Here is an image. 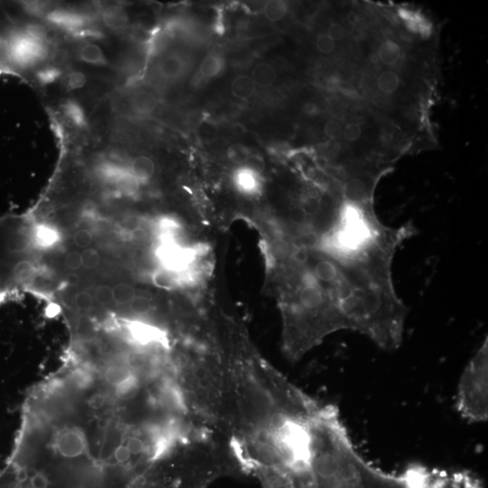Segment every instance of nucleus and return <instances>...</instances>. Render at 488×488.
<instances>
[{
	"label": "nucleus",
	"instance_id": "nucleus-1",
	"mask_svg": "<svg viewBox=\"0 0 488 488\" xmlns=\"http://www.w3.org/2000/svg\"><path fill=\"white\" fill-rule=\"evenodd\" d=\"M326 488H483L471 473L409 466L401 474H387L367 462L358 451L344 456Z\"/></svg>",
	"mask_w": 488,
	"mask_h": 488
},
{
	"label": "nucleus",
	"instance_id": "nucleus-2",
	"mask_svg": "<svg viewBox=\"0 0 488 488\" xmlns=\"http://www.w3.org/2000/svg\"><path fill=\"white\" fill-rule=\"evenodd\" d=\"M457 410L470 423L488 419V340L465 367L458 384Z\"/></svg>",
	"mask_w": 488,
	"mask_h": 488
},
{
	"label": "nucleus",
	"instance_id": "nucleus-3",
	"mask_svg": "<svg viewBox=\"0 0 488 488\" xmlns=\"http://www.w3.org/2000/svg\"><path fill=\"white\" fill-rule=\"evenodd\" d=\"M55 448L63 462L77 461L86 455V438L80 429H64L55 438Z\"/></svg>",
	"mask_w": 488,
	"mask_h": 488
},
{
	"label": "nucleus",
	"instance_id": "nucleus-4",
	"mask_svg": "<svg viewBox=\"0 0 488 488\" xmlns=\"http://www.w3.org/2000/svg\"><path fill=\"white\" fill-rule=\"evenodd\" d=\"M127 329L133 340L143 344V346L162 342L164 338L162 330L156 326L148 325V324L138 322V321L128 322Z\"/></svg>",
	"mask_w": 488,
	"mask_h": 488
},
{
	"label": "nucleus",
	"instance_id": "nucleus-5",
	"mask_svg": "<svg viewBox=\"0 0 488 488\" xmlns=\"http://www.w3.org/2000/svg\"><path fill=\"white\" fill-rule=\"evenodd\" d=\"M159 259L168 270L177 271L188 262V254L185 250L172 244H166L159 248Z\"/></svg>",
	"mask_w": 488,
	"mask_h": 488
},
{
	"label": "nucleus",
	"instance_id": "nucleus-6",
	"mask_svg": "<svg viewBox=\"0 0 488 488\" xmlns=\"http://www.w3.org/2000/svg\"><path fill=\"white\" fill-rule=\"evenodd\" d=\"M185 71V62L178 55H168L159 64V72L166 80L179 78Z\"/></svg>",
	"mask_w": 488,
	"mask_h": 488
},
{
	"label": "nucleus",
	"instance_id": "nucleus-7",
	"mask_svg": "<svg viewBox=\"0 0 488 488\" xmlns=\"http://www.w3.org/2000/svg\"><path fill=\"white\" fill-rule=\"evenodd\" d=\"M130 106L134 113L139 115L148 116L155 112L157 106V100L150 92L140 90L134 93L130 98Z\"/></svg>",
	"mask_w": 488,
	"mask_h": 488
},
{
	"label": "nucleus",
	"instance_id": "nucleus-8",
	"mask_svg": "<svg viewBox=\"0 0 488 488\" xmlns=\"http://www.w3.org/2000/svg\"><path fill=\"white\" fill-rule=\"evenodd\" d=\"M11 280L17 285H28L35 279L37 270L33 263L21 260L11 268Z\"/></svg>",
	"mask_w": 488,
	"mask_h": 488
},
{
	"label": "nucleus",
	"instance_id": "nucleus-9",
	"mask_svg": "<svg viewBox=\"0 0 488 488\" xmlns=\"http://www.w3.org/2000/svg\"><path fill=\"white\" fill-rule=\"evenodd\" d=\"M113 182L119 194L126 197H133L139 192L140 182L130 171L119 170L113 178Z\"/></svg>",
	"mask_w": 488,
	"mask_h": 488
},
{
	"label": "nucleus",
	"instance_id": "nucleus-10",
	"mask_svg": "<svg viewBox=\"0 0 488 488\" xmlns=\"http://www.w3.org/2000/svg\"><path fill=\"white\" fill-rule=\"evenodd\" d=\"M251 79L256 86L269 88L275 84L277 72L270 64L262 63L254 67Z\"/></svg>",
	"mask_w": 488,
	"mask_h": 488
},
{
	"label": "nucleus",
	"instance_id": "nucleus-11",
	"mask_svg": "<svg viewBox=\"0 0 488 488\" xmlns=\"http://www.w3.org/2000/svg\"><path fill=\"white\" fill-rule=\"evenodd\" d=\"M95 378L89 370L84 368H77L69 373L66 384L72 390L86 391L95 384Z\"/></svg>",
	"mask_w": 488,
	"mask_h": 488
},
{
	"label": "nucleus",
	"instance_id": "nucleus-12",
	"mask_svg": "<svg viewBox=\"0 0 488 488\" xmlns=\"http://www.w3.org/2000/svg\"><path fill=\"white\" fill-rule=\"evenodd\" d=\"M156 166L150 157L139 156L131 163L130 172L134 177L138 178L140 183L146 182L153 177Z\"/></svg>",
	"mask_w": 488,
	"mask_h": 488
},
{
	"label": "nucleus",
	"instance_id": "nucleus-13",
	"mask_svg": "<svg viewBox=\"0 0 488 488\" xmlns=\"http://www.w3.org/2000/svg\"><path fill=\"white\" fill-rule=\"evenodd\" d=\"M256 87L250 76L240 75L233 81L231 90H232L233 95L239 100H248V99L253 97Z\"/></svg>",
	"mask_w": 488,
	"mask_h": 488
},
{
	"label": "nucleus",
	"instance_id": "nucleus-14",
	"mask_svg": "<svg viewBox=\"0 0 488 488\" xmlns=\"http://www.w3.org/2000/svg\"><path fill=\"white\" fill-rule=\"evenodd\" d=\"M401 57L402 48L396 41L385 40L380 46L378 58L385 66H394L399 62Z\"/></svg>",
	"mask_w": 488,
	"mask_h": 488
},
{
	"label": "nucleus",
	"instance_id": "nucleus-15",
	"mask_svg": "<svg viewBox=\"0 0 488 488\" xmlns=\"http://www.w3.org/2000/svg\"><path fill=\"white\" fill-rule=\"evenodd\" d=\"M140 387L141 384L139 377L135 375H131L130 378L115 387L116 396L121 401H130L138 396Z\"/></svg>",
	"mask_w": 488,
	"mask_h": 488
},
{
	"label": "nucleus",
	"instance_id": "nucleus-16",
	"mask_svg": "<svg viewBox=\"0 0 488 488\" xmlns=\"http://www.w3.org/2000/svg\"><path fill=\"white\" fill-rule=\"evenodd\" d=\"M32 236H33V244L45 248L52 246L59 240V235L57 231L46 226H37L32 232Z\"/></svg>",
	"mask_w": 488,
	"mask_h": 488
},
{
	"label": "nucleus",
	"instance_id": "nucleus-17",
	"mask_svg": "<svg viewBox=\"0 0 488 488\" xmlns=\"http://www.w3.org/2000/svg\"><path fill=\"white\" fill-rule=\"evenodd\" d=\"M133 375V371L126 365L113 364L105 370L104 379L108 384L117 387Z\"/></svg>",
	"mask_w": 488,
	"mask_h": 488
},
{
	"label": "nucleus",
	"instance_id": "nucleus-18",
	"mask_svg": "<svg viewBox=\"0 0 488 488\" xmlns=\"http://www.w3.org/2000/svg\"><path fill=\"white\" fill-rule=\"evenodd\" d=\"M376 83L381 92L387 93V95H391L398 90L400 84H401V79L396 72L387 70L379 75Z\"/></svg>",
	"mask_w": 488,
	"mask_h": 488
},
{
	"label": "nucleus",
	"instance_id": "nucleus-19",
	"mask_svg": "<svg viewBox=\"0 0 488 488\" xmlns=\"http://www.w3.org/2000/svg\"><path fill=\"white\" fill-rule=\"evenodd\" d=\"M224 64V60L218 55H208L202 61L200 74L206 78H215L223 71Z\"/></svg>",
	"mask_w": 488,
	"mask_h": 488
},
{
	"label": "nucleus",
	"instance_id": "nucleus-20",
	"mask_svg": "<svg viewBox=\"0 0 488 488\" xmlns=\"http://www.w3.org/2000/svg\"><path fill=\"white\" fill-rule=\"evenodd\" d=\"M263 13L266 19L271 22H280L286 17L288 13V7L285 2L280 0H273L269 1L265 5Z\"/></svg>",
	"mask_w": 488,
	"mask_h": 488
},
{
	"label": "nucleus",
	"instance_id": "nucleus-21",
	"mask_svg": "<svg viewBox=\"0 0 488 488\" xmlns=\"http://www.w3.org/2000/svg\"><path fill=\"white\" fill-rule=\"evenodd\" d=\"M80 55L84 62L93 64V66H101L106 62L100 46L95 45V43H87L83 46Z\"/></svg>",
	"mask_w": 488,
	"mask_h": 488
},
{
	"label": "nucleus",
	"instance_id": "nucleus-22",
	"mask_svg": "<svg viewBox=\"0 0 488 488\" xmlns=\"http://www.w3.org/2000/svg\"><path fill=\"white\" fill-rule=\"evenodd\" d=\"M113 301L119 305H127L137 296L136 289L126 283H119L113 288Z\"/></svg>",
	"mask_w": 488,
	"mask_h": 488
},
{
	"label": "nucleus",
	"instance_id": "nucleus-23",
	"mask_svg": "<svg viewBox=\"0 0 488 488\" xmlns=\"http://www.w3.org/2000/svg\"><path fill=\"white\" fill-rule=\"evenodd\" d=\"M104 21L108 28L112 29H121L127 22V17L124 11L118 8H110L104 11Z\"/></svg>",
	"mask_w": 488,
	"mask_h": 488
},
{
	"label": "nucleus",
	"instance_id": "nucleus-24",
	"mask_svg": "<svg viewBox=\"0 0 488 488\" xmlns=\"http://www.w3.org/2000/svg\"><path fill=\"white\" fill-rule=\"evenodd\" d=\"M153 282L159 288H174L178 283L177 273L168 269H163L154 273Z\"/></svg>",
	"mask_w": 488,
	"mask_h": 488
},
{
	"label": "nucleus",
	"instance_id": "nucleus-25",
	"mask_svg": "<svg viewBox=\"0 0 488 488\" xmlns=\"http://www.w3.org/2000/svg\"><path fill=\"white\" fill-rule=\"evenodd\" d=\"M256 177L257 175L244 168V170L239 172L237 177H236V182H237L239 188L244 191L253 192L258 188V180Z\"/></svg>",
	"mask_w": 488,
	"mask_h": 488
},
{
	"label": "nucleus",
	"instance_id": "nucleus-26",
	"mask_svg": "<svg viewBox=\"0 0 488 488\" xmlns=\"http://www.w3.org/2000/svg\"><path fill=\"white\" fill-rule=\"evenodd\" d=\"M250 155L249 150L240 143L230 146L227 150L228 159L235 164H244Z\"/></svg>",
	"mask_w": 488,
	"mask_h": 488
},
{
	"label": "nucleus",
	"instance_id": "nucleus-27",
	"mask_svg": "<svg viewBox=\"0 0 488 488\" xmlns=\"http://www.w3.org/2000/svg\"><path fill=\"white\" fill-rule=\"evenodd\" d=\"M128 305L130 311L137 315L148 314L152 309L150 300L144 296H136Z\"/></svg>",
	"mask_w": 488,
	"mask_h": 488
},
{
	"label": "nucleus",
	"instance_id": "nucleus-28",
	"mask_svg": "<svg viewBox=\"0 0 488 488\" xmlns=\"http://www.w3.org/2000/svg\"><path fill=\"white\" fill-rule=\"evenodd\" d=\"M81 264L89 270H92L100 264V255H99L97 251L92 249V248L84 250L83 253H81Z\"/></svg>",
	"mask_w": 488,
	"mask_h": 488
},
{
	"label": "nucleus",
	"instance_id": "nucleus-29",
	"mask_svg": "<svg viewBox=\"0 0 488 488\" xmlns=\"http://www.w3.org/2000/svg\"><path fill=\"white\" fill-rule=\"evenodd\" d=\"M315 46L321 54L329 55L335 50V42L326 34H320L318 35L317 40H315Z\"/></svg>",
	"mask_w": 488,
	"mask_h": 488
},
{
	"label": "nucleus",
	"instance_id": "nucleus-30",
	"mask_svg": "<svg viewBox=\"0 0 488 488\" xmlns=\"http://www.w3.org/2000/svg\"><path fill=\"white\" fill-rule=\"evenodd\" d=\"M244 165L247 170L253 172V174L257 175L262 174L265 169L264 160L258 155L251 154L246 162H245Z\"/></svg>",
	"mask_w": 488,
	"mask_h": 488
},
{
	"label": "nucleus",
	"instance_id": "nucleus-31",
	"mask_svg": "<svg viewBox=\"0 0 488 488\" xmlns=\"http://www.w3.org/2000/svg\"><path fill=\"white\" fill-rule=\"evenodd\" d=\"M75 305L77 306V308L80 309L81 311H87L92 308L95 300H93V297L89 292L80 291L75 295Z\"/></svg>",
	"mask_w": 488,
	"mask_h": 488
},
{
	"label": "nucleus",
	"instance_id": "nucleus-32",
	"mask_svg": "<svg viewBox=\"0 0 488 488\" xmlns=\"http://www.w3.org/2000/svg\"><path fill=\"white\" fill-rule=\"evenodd\" d=\"M131 453L128 451L127 447L124 445L119 446L113 452L114 462L119 465V466H127L131 460Z\"/></svg>",
	"mask_w": 488,
	"mask_h": 488
},
{
	"label": "nucleus",
	"instance_id": "nucleus-33",
	"mask_svg": "<svg viewBox=\"0 0 488 488\" xmlns=\"http://www.w3.org/2000/svg\"><path fill=\"white\" fill-rule=\"evenodd\" d=\"M95 297L101 305H108L113 301V289L106 285L100 286L96 289Z\"/></svg>",
	"mask_w": 488,
	"mask_h": 488
},
{
	"label": "nucleus",
	"instance_id": "nucleus-34",
	"mask_svg": "<svg viewBox=\"0 0 488 488\" xmlns=\"http://www.w3.org/2000/svg\"><path fill=\"white\" fill-rule=\"evenodd\" d=\"M344 139L351 143L358 141L362 136L361 126L358 124H349L347 125L343 131Z\"/></svg>",
	"mask_w": 488,
	"mask_h": 488
},
{
	"label": "nucleus",
	"instance_id": "nucleus-35",
	"mask_svg": "<svg viewBox=\"0 0 488 488\" xmlns=\"http://www.w3.org/2000/svg\"><path fill=\"white\" fill-rule=\"evenodd\" d=\"M346 28L339 23L334 22L327 28V36L331 37L335 42H340L346 37Z\"/></svg>",
	"mask_w": 488,
	"mask_h": 488
},
{
	"label": "nucleus",
	"instance_id": "nucleus-36",
	"mask_svg": "<svg viewBox=\"0 0 488 488\" xmlns=\"http://www.w3.org/2000/svg\"><path fill=\"white\" fill-rule=\"evenodd\" d=\"M289 488H318L312 473H306L299 476L292 486Z\"/></svg>",
	"mask_w": 488,
	"mask_h": 488
},
{
	"label": "nucleus",
	"instance_id": "nucleus-37",
	"mask_svg": "<svg viewBox=\"0 0 488 488\" xmlns=\"http://www.w3.org/2000/svg\"><path fill=\"white\" fill-rule=\"evenodd\" d=\"M74 241L79 248H88L92 242V233L87 230H79L75 235Z\"/></svg>",
	"mask_w": 488,
	"mask_h": 488
},
{
	"label": "nucleus",
	"instance_id": "nucleus-38",
	"mask_svg": "<svg viewBox=\"0 0 488 488\" xmlns=\"http://www.w3.org/2000/svg\"><path fill=\"white\" fill-rule=\"evenodd\" d=\"M343 130L342 125L337 121H329L326 122L325 128H324V133L327 138L335 139L341 136Z\"/></svg>",
	"mask_w": 488,
	"mask_h": 488
},
{
	"label": "nucleus",
	"instance_id": "nucleus-39",
	"mask_svg": "<svg viewBox=\"0 0 488 488\" xmlns=\"http://www.w3.org/2000/svg\"><path fill=\"white\" fill-rule=\"evenodd\" d=\"M127 447L131 455H140L145 451V444L141 438L138 437H130L128 438Z\"/></svg>",
	"mask_w": 488,
	"mask_h": 488
},
{
	"label": "nucleus",
	"instance_id": "nucleus-40",
	"mask_svg": "<svg viewBox=\"0 0 488 488\" xmlns=\"http://www.w3.org/2000/svg\"><path fill=\"white\" fill-rule=\"evenodd\" d=\"M64 262H66V267L72 271L78 270L83 266L81 264V253H76V251H71V253H67L66 258H64Z\"/></svg>",
	"mask_w": 488,
	"mask_h": 488
},
{
	"label": "nucleus",
	"instance_id": "nucleus-41",
	"mask_svg": "<svg viewBox=\"0 0 488 488\" xmlns=\"http://www.w3.org/2000/svg\"><path fill=\"white\" fill-rule=\"evenodd\" d=\"M77 332L81 338L90 339L93 337L95 329H93V326L89 321L81 320L78 324Z\"/></svg>",
	"mask_w": 488,
	"mask_h": 488
},
{
	"label": "nucleus",
	"instance_id": "nucleus-42",
	"mask_svg": "<svg viewBox=\"0 0 488 488\" xmlns=\"http://www.w3.org/2000/svg\"><path fill=\"white\" fill-rule=\"evenodd\" d=\"M84 84H86V76L81 74V72H72V74L68 76L69 86L74 88V89L83 87Z\"/></svg>",
	"mask_w": 488,
	"mask_h": 488
},
{
	"label": "nucleus",
	"instance_id": "nucleus-43",
	"mask_svg": "<svg viewBox=\"0 0 488 488\" xmlns=\"http://www.w3.org/2000/svg\"><path fill=\"white\" fill-rule=\"evenodd\" d=\"M122 226H124V229L128 231V232H136L137 230L139 229L140 221L138 218L130 216V217L126 219Z\"/></svg>",
	"mask_w": 488,
	"mask_h": 488
},
{
	"label": "nucleus",
	"instance_id": "nucleus-44",
	"mask_svg": "<svg viewBox=\"0 0 488 488\" xmlns=\"http://www.w3.org/2000/svg\"><path fill=\"white\" fill-rule=\"evenodd\" d=\"M58 311H59V308H58L57 306L52 305L49 306V309H48V315H50V317H54V315H57V312Z\"/></svg>",
	"mask_w": 488,
	"mask_h": 488
}]
</instances>
